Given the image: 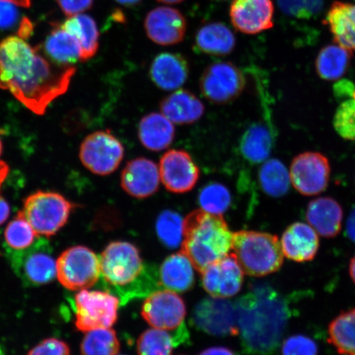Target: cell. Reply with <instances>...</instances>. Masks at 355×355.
<instances>
[{"label":"cell","mask_w":355,"mask_h":355,"mask_svg":"<svg viewBox=\"0 0 355 355\" xmlns=\"http://www.w3.org/2000/svg\"><path fill=\"white\" fill-rule=\"evenodd\" d=\"M75 73V67L52 63L20 37L11 35L0 42V88L34 114L46 113L68 91Z\"/></svg>","instance_id":"1"},{"label":"cell","mask_w":355,"mask_h":355,"mask_svg":"<svg viewBox=\"0 0 355 355\" xmlns=\"http://www.w3.org/2000/svg\"><path fill=\"white\" fill-rule=\"evenodd\" d=\"M234 305L244 352L250 355L272 354L283 326L282 307L274 292L257 286Z\"/></svg>","instance_id":"2"},{"label":"cell","mask_w":355,"mask_h":355,"mask_svg":"<svg viewBox=\"0 0 355 355\" xmlns=\"http://www.w3.org/2000/svg\"><path fill=\"white\" fill-rule=\"evenodd\" d=\"M100 266L103 282L121 297L122 305L162 288L157 266L145 263L139 248L130 243H110L100 257Z\"/></svg>","instance_id":"3"},{"label":"cell","mask_w":355,"mask_h":355,"mask_svg":"<svg viewBox=\"0 0 355 355\" xmlns=\"http://www.w3.org/2000/svg\"><path fill=\"white\" fill-rule=\"evenodd\" d=\"M233 233L221 215L195 210L184 220L182 250L193 268L202 272L232 250Z\"/></svg>","instance_id":"4"},{"label":"cell","mask_w":355,"mask_h":355,"mask_svg":"<svg viewBox=\"0 0 355 355\" xmlns=\"http://www.w3.org/2000/svg\"><path fill=\"white\" fill-rule=\"evenodd\" d=\"M233 254L243 272L261 277L278 272L284 263L281 241L269 233L241 230L233 233Z\"/></svg>","instance_id":"5"},{"label":"cell","mask_w":355,"mask_h":355,"mask_svg":"<svg viewBox=\"0 0 355 355\" xmlns=\"http://www.w3.org/2000/svg\"><path fill=\"white\" fill-rule=\"evenodd\" d=\"M78 207L63 195L37 191L24 200L19 211L32 226L37 236L51 237L68 221L71 212Z\"/></svg>","instance_id":"6"},{"label":"cell","mask_w":355,"mask_h":355,"mask_svg":"<svg viewBox=\"0 0 355 355\" xmlns=\"http://www.w3.org/2000/svg\"><path fill=\"white\" fill-rule=\"evenodd\" d=\"M50 243L39 239L24 250L8 248L7 256L13 272L26 286L46 285L57 277V261Z\"/></svg>","instance_id":"7"},{"label":"cell","mask_w":355,"mask_h":355,"mask_svg":"<svg viewBox=\"0 0 355 355\" xmlns=\"http://www.w3.org/2000/svg\"><path fill=\"white\" fill-rule=\"evenodd\" d=\"M100 276V257L87 247L68 248L57 259V277L69 291L87 290Z\"/></svg>","instance_id":"8"},{"label":"cell","mask_w":355,"mask_h":355,"mask_svg":"<svg viewBox=\"0 0 355 355\" xmlns=\"http://www.w3.org/2000/svg\"><path fill=\"white\" fill-rule=\"evenodd\" d=\"M121 300L108 292L83 290L75 296V325L87 332L110 328L117 321Z\"/></svg>","instance_id":"9"},{"label":"cell","mask_w":355,"mask_h":355,"mask_svg":"<svg viewBox=\"0 0 355 355\" xmlns=\"http://www.w3.org/2000/svg\"><path fill=\"white\" fill-rule=\"evenodd\" d=\"M124 157L121 141L109 131H96L83 140L79 158L89 171L97 175H109L117 170Z\"/></svg>","instance_id":"10"},{"label":"cell","mask_w":355,"mask_h":355,"mask_svg":"<svg viewBox=\"0 0 355 355\" xmlns=\"http://www.w3.org/2000/svg\"><path fill=\"white\" fill-rule=\"evenodd\" d=\"M245 85L246 79L241 70L230 62H217L208 66L200 79L203 96L218 105L237 99Z\"/></svg>","instance_id":"11"},{"label":"cell","mask_w":355,"mask_h":355,"mask_svg":"<svg viewBox=\"0 0 355 355\" xmlns=\"http://www.w3.org/2000/svg\"><path fill=\"white\" fill-rule=\"evenodd\" d=\"M291 183L304 196H316L329 184L331 166L325 155L307 152L297 155L290 168Z\"/></svg>","instance_id":"12"},{"label":"cell","mask_w":355,"mask_h":355,"mask_svg":"<svg viewBox=\"0 0 355 355\" xmlns=\"http://www.w3.org/2000/svg\"><path fill=\"white\" fill-rule=\"evenodd\" d=\"M193 322L198 330L215 336L238 335L236 310L228 300L206 298L196 305Z\"/></svg>","instance_id":"13"},{"label":"cell","mask_w":355,"mask_h":355,"mask_svg":"<svg viewBox=\"0 0 355 355\" xmlns=\"http://www.w3.org/2000/svg\"><path fill=\"white\" fill-rule=\"evenodd\" d=\"M186 313L183 299L168 290L153 292L141 308V316L150 326L166 331H174L183 325Z\"/></svg>","instance_id":"14"},{"label":"cell","mask_w":355,"mask_h":355,"mask_svg":"<svg viewBox=\"0 0 355 355\" xmlns=\"http://www.w3.org/2000/svg\"><path fill=\"white\" fill-rule=\"evenodd\" d=\"M158 167L162 183L171 193H188L199 180L200 170L197 164L183 150H168L159 159Z\"/></svg>","instance_id":"15"},{"label":"cell","mask_w":355,"mask_h":355,"mask_svg":"<svg viewBox=\"0 0 355 355\" xmlns=\"http://www.w3.org/2000/svg\"><path fill=\"white\" fill-rule=\"evenodd\" d=\"M146 35L159 46H174L183 42L187 32V21L183 13L171 7H158L146 15Z\"/></svg>","instance_id":"16"},{"label":"cell","mask_w":355,"mask_h":355,"mask_svg":"<svg viewBox=\"0 0 355 355\" xmlns=\"http://www.w3.org/2000/svg\"><path fill=\"white\" fill-rule=\"evenodd\" d=\"M243 273L234 254H228L203 270L202 286L211 297L227 299L241 291Z\"/></svg>","instance_id":"17"},{"label":"cell","mask_w":355,"mask_h":355,"mask_svg":"<svg viewBox=\"0 0 355 355\" xmlns=\"http://www.w3.org/2000/svg\"><path fill=\"white\" fill-rule=\"evenodd\" d=\"M272 0H233L230 17L234 28L244 34L255 35L273 26Z\"/></svg>","instance_id":"18"},{"label":"cell","mask_w":355,"mask_h":355,"mask_svg":"<svg viewBox=\"0 0 355 355\" xmlns=\"http://www.w3.org/2000/svg\"><path fill=\"white\" fill-rule=\"evenodd\" d=\"M161 182L159 167L148 158L132 159L121 173V184L124 192L137 199L153 196Z\"/></svg>","instance_id":"19"},{"label":"cell","mask_w":355,"mask_h":355,"mask_svg":"<svg viewBox=\"0 0 355 355\" xmlns=\"http://www.w3.org/2000/svg\"><path fill=\"white\" fill-rule=\"evenodd\" d=\"M284 257L296 263L315 259L319 250L318 234L312 226L295 222L288 225L281 239Z\"/></svg>","instance_id":"20"},{"label":"cell","mask_w":355,"mask_h":355,"mask_svg":"<svg viewBox=\"0 0 355 355\" xmlns=\"http://www.w3.org/2000/svg\"><path fill=\"white\" fill-rule=\"evenodd\" d=\"M189 65L184 56L162 53L153 61L150 76L155 85L164 91H175L187 82Z\"/></svg>","instance_id":"21"},{"label":"cell","mask_w":355,"mask_h":355,"mask_svg":"<svg viewBox=\"0 0 355 355\" xmlns=\"http://www.w3.org/2000/svg\"><path fill=\"white\" fill-rule=\"evenodd\" d=\"M343 209L340 203L329 197L318 198L309 203L306 219L309 225L324 238H334L343 226Z\"/></svg>","instance_id":"22"},{"label":"cell","mask_w":355,"mask_h":355,"mask_svg":"<svg viewBox=\"0 0 355 355\" xmlns=\"http://www.w3.org/2000/svg\"><path fill=\"white\" fill-rule=\"evenodd\" d=\"M162 114L178 125H188L199 121L205 107L193 93L180 89L164 98L159 105Z\"/></svg>","instance_id":"23"},{"label":"cell","mask_w":355,"mask_h":355,"mask_svg":"<svg viewBox=\"0 0 355 355\" xmlns=\"http://www.w3.org/2000/svg\"><path fill=\"white\" fill-rule=\"evenodd\" d=\"M137 135L145 148L152 152H162L175 139L174 123L162 113H150L141 119Z\"/></svg>","instance_id":"24"},{"label":"cell","mask_w":355,"mask_h":355,"mask_svg":"<svg viewBox=\"0 0 355 355\" xmlns=\"http://www.w3.org/2000/svg\"><path fill=\"white\" fill-rule=\"evenodd\" d=\"M162 287L175 293H184L194 285L193 266L183 252L172 254L163 261L159 270Z\"/></svg>","instance_id":"25"},{"label":"cell","mask_w":355,"mask_h":355,"mask_svg":"<svg viewBox=\"0 0 355 355\" xmlns=\"http://www.w3.org/2000/svg\"><path fill=\"white\" fill-rule=\"evenodd\" d=\"M325 24L329 26L336 44L355 51V3H333Z\"/></svg>","instance_id":"26"},{"label":"cell","mask_w":355,"mask_h":355,"mask_svg":"<svg viewBox=\"0 0 355 355\" xmlns=\"http://www.w3.org/2000/svg\"><path fill=\"white\" fill-rule=\"evenodd\" d=\"M44 49L49 59L58 66L71 67L82 61V48L78 39L61 26L48 35Z\"/></svg>","instance_id":"27"},{"label":"cell","mask_w":355,"mask_h":355,"mask_svg":"<svg viewBox=\"0 0 355 355\" xmlns=\"http://www.w3.org/2000/svg\"><path fill=\"white\" fill-rule=\"evenodd\" d=\"M236 39L232 30L222 22H210L199 28L195 46L204 54L224 56L234 51Z\"/></svg>","instance_id":"28"},{"label":"cell","mask_w":355,"mask_h":355,"mask_svg":"<svg viewBox=\"0 0 355 355\" xmlns=\"http://www.w3.org/2000/svg\"><path fill=\"white\" fill-rule=\"evenodd\" d=\"M189 334L184 324L174 333L166 330L149 329L137 340L139 355H171L173 349L189 341Z\"/></svg>","instance_id":"29"},{"label":"cell","mask_w":355,"mask_h":355,"mask_svg":"<svg viewBox=\"0 0 355 355\" xmlns=\"http://www.w3.org/2000/svg\"><path fill=\"white\" fill-rule=\"evenodd\" d=\"M60 26L78 39L82 48V62L96 55L99 49L100 33L96 21L91 16L80 13L69 17Z\"/></svg>","instance_id":"30"},{"label":"cell","mask_w":355,"mask_h":355,"mask_svg":"<svg viewBox=\"0 0 355 355\" xmlns=\"http://www.w3.org/2000/svg\"><path fill=\"white\" fill-rule=\"evenodd\" d=\"M352 51L339 44H330L322 49L316 59V71L326 81H336L347 72Z\"/></svg>","instance_id":"31"},{"label":"cell","mask_w":355,"mask_h":355,"mask_svg":"<svg viewBox=\"0 0 355 355\" xmlns=\"http://www.w3.org/2000/svg\"><path fill=\"white\" fill-rule=\"evenodd\" d=\"M328 343L341 355H355V309L333 319L328 327Z\"/></svg>","instance_id":"32"},{"label":"cell","mask_w":355,"mask_h":355,"mask_svg":"<svg viewBox=\"0 0 355 355\" xmlns=\"http://www.w3.org/2000/svg\"><path fill=\"white\" fill-rule=\"evenodd\" d=\"M272 148V136L263 124H254L244 132L241 150L247 161L257 164L266 161Z\"/></svg>","instance_id":"33"},{"label":"cell","mask_w":355,"mask_h":355,"mask_svg":"<svg viewBox=\"0 0 355 355\" xmlns=\"http://www.w3.org/2000/svg\"><path fill=\"white\" fill-rule=\"evenodd\" d=\"M259 183L264 193L272 198H282L291 185L290 172L279 159H270L260 168Z\"/></svg>","instance_id":"34"},{"label":"cell","mask_w":355,"mask_h":355,"mask_svg":"<svg viewBox=\"0 0 355 355\" xmlns=\"http://www.w3.org/2000/svg\"><path fill=\"white\" fill-rule=\"evenodd\" d=\"M121 348L116 333L110 328L87 332L81 344L82 355H117Z\"/></svg>","instance_id":"35"},{"label":"cell","mask_w":355,"mask_h":355,"mask_svg":"<svg viewBox=\"0 0 355 355\" xmlns=\"http://www.w3.org/2000/svg\"><path fill=\"white\" fill-rule=\"evenodd\" d=\"M155 230L159 241L168 248L180 246L184 239V220L179 213L164 211L159 215Z\"/></svg>","instance_id":"36"},{"label":"cell","mask_w":355,"mask_h":355,"mask_svg":"<svg viewBox=\"0 0 355 355\" xmlns=\"http://www.w3.org/2000/svg\"><path fill=\"white\" fill-rule=\"evenodd\" d=\"M198 202L202 210L222 216L232 204V195L223 184H208L200 191Z\"/></svg>","instance_id":"37"},{"label":"cell","mask_w":355,"mask_h":355,"mask_svg":"<svg viewBox=\"0 0 355 355\" xmlns=\"http://www.w3.org/2000/svg\"><path fill=\"white\" fill-rule=\"evenodd\" d=\"M4 237L10 247L8 248L12 250H24L33 245L37 234L19 211L15 218L8 225Z\"/></svg>","instance_id":"38"},{"label":"cell","mask_w":355,"mask_h":355,"mask_svg":"<svg viewBox=\"0 0 355 355\" xmlns=\"http://www.w3.org/2000/svg\"><path fill=\"white\" fill-rule=\"evenodd\" d=\"M324 0H277L279 10L285 15L304 20L319 15Z\"/></svg>","instance_id":"39"},{"label":"cell","mask_w":355,"mask_h":355,"mask_svg":"<svg viewBox=\"0 0 355 355\" xmlns=\"http://www.w3.org/2000/svg\"><path fill=\"white\" fill-rule=\"evenodd\" d=\"M334 127L344 139L355 141V92L352 99L345 101L337 109Z\"/></svg>","instance_id":"40"},{"label":"cell","mask_w":355,"mask_h":355,"mask_svg":"<svg viewBox=\"0 0 355 355\" xmlns=\"http://www.w3.org/2000/svg\"><path fill=\"white\" fill-rule=\"evenodd\" d=\"M282 355H318V346L310 337L295 335L284 341Z\"/></svg>","instance_id":"41"},{"label":"cell","mask_w":355,"mask_h":355,"mask_svg":"<svg viewBox=\"0 0 355 355\" xmlns=\"http://www.w3.org/2000/svg\"><path fill=\"white\" fill-rule=\"evenodd\" d=\"M28 355H70V349L63 340L49 338L35 345Z\"/></svg>","instance_id":"42"},{"label":"cell","mask_w":355,"mask_h":355,"mask_svg":"<svg viewBox=\"0 0 355 355\" xmlns=\"http://www.w3.org/2000/svg\"><path fill=\"white\" fill-rule=\"evenodd\" d=\"M15 3L0 0V30L11 29L19 20V11Z\"/></svg>","instance_id":"43"},{"label":"cell","mask_w":355,"mask_h":355,"mask_svg":"<svg viewBox=\"0 0 355 355\" xmlns=\"http://www.w3.org/2000/svg\"><path fill=\"white\" fill-rule=\"evenodd\" d=\"M58 6L67 17H72L90 10L94 0H56Z\"/></svg>","instance_id":"44"},{"label":"cell","mask_w":355,"mask_h":355,"mask_svg":"<svg viewBox=\"0 0 355 355\" xmlns=\"http://www.w3.org/2000/svg\"><path fill=\"white\" fill-rule=\"evenodd\" d=\"M346 234L350 241L355 243V207L350 212L347 222H346Z\"/></svg>","instance_id":"45"},{"label":"cell","mask_w":355,"mask_h":355,"mask_svg":"<svg viewBox=\"0 0 355 355\" xmlns=\"http://www.w3.org/2000/svg\"><path fill=\"white\" fill-rule=\"evenodd\" d=\"M198 355H238L232 352V349L225 347H213L204 350Z\"/></svg>","instance_id":"46"},{"label":"cell","mask_w":355,"mask_h":355,"mask_svg":"<svg viewBox=\"0 0 355 355\" xmlns=\"http://www.w3.org/2000/svg\"><path fill=\"white\" fill-rule=\"evenodd\" d=\"M10 214V207L6 200L0 196V225L7 220Z\"/></svg>","instance_id":"47"},{"label":"cell","mask_w":355,"mask_h":355,"mask_svg":"<svg viewBox=\"0 0 355 355\" xmlns=\"http://www.w3.org/2000/svg\"><path fill=\"white\" fill-rule=\"evenodd\" d=\"M8 171H10V168H8L7 164L0 159V189H1L2 184L7 178Z\"/></svg>","instance_id":"48"},{"label":"cell","mask_w":355,"mask_h":355,"mask_svg":"<svg viewBox=\"0 0 355 355\" xmlns=\"http://www.w3.org/2000/svg\"><path fill=\"white\" fill-rule=\"evenodd\" d=\"M114 1L123 6L132 7L137 6L141 0H114Z\"/></svg>","instance_id":"49"},{"label":"cell","mask_w":355,"mask_h":355,"mask_svg":"<svg viewBox=\"0 0 355 355\" xmlns=\"http://www.w3.org/2000/svg\"><path fill=\"white\" fill-rule=\"evenodd\" d=\"M6 1L15 3L17 7H30L31 0H6Z\"/></svg>","instance_id":"50"},{"label":"cell","mask_w":355,"mask_h":355,"mask_svg":"<svg viewBox=\"0 0 355 355\" xmlns=\"http://www.w3.org/2000/svg\"><path fill=\"white\" fill-rule=\"evenodd\" d=\"M349 272L350 277H352V281L355 284V255L352 259V261H350Z\"/></svg>","instance_id":"51"},{"label":"cell","mask_w":355,"mask_h":355,"mask_svg":"<svg viewBox=\"0 0 355 355\" xmlns=\"http://www.w3.org/2000/svg\"><path fill=\"white\" fill-rule=\"evenodd\" d=\"M157 1L166 4H177L184 1V0H157Z\"/></svg>","instance_id":"52"},{"label":"cell","mask_w":355,"mask_h":355,"mask_svg":"<svg viewBox=\"0 0 355 355\" xmlns=\"http://www.w3.org/2000/svg\"><path fill=\"white\" fill-rule=\"evenodd\" d=\"M2 150H3V144H2L1 139H0V157H1Z\"/></svg>","instance_id":"53"},{"label":"cell","mask_w":355,"mask_h":355,"mask_svg":"<svg viewBox=\"0 0 355 355\" xmlns=\"http://www.w3.org/2000/svg\"><path fill=\"white\" fill-rule=\"evenodd\" d=\"M218 1H225V0H218Z\"/></svg>","instance_id":"54"}]
</instances>
